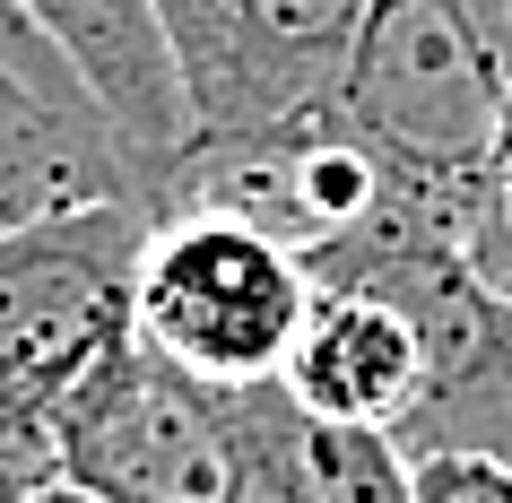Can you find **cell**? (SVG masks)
<instances>
[{"label":"cell","mask_w":512,"mask_h":503,"mask_svg":"<svg viewBox=\"0 0 512 503\" xmlns=\"http://www.w3.org/2000/svg\"><path fill=\"white\" fill-rule=\"evenodd\" d=\"M148 235V191H96L0 226V425H53L61 399L139 339Z\"/></svg>","instance_id":"6da1fadb"},{"label":"cell","mask_w":512,"mask_h":503,"mask_svg":"<svg viewBox=\"0 0 512 503\" xmlns=\"http://www.w3.org/2000/svg\"><path fill=\"white\" fill-rule=\"evenodd\" d=\"M53 460L61 486L96 503H243L252 486L243 391H217L165 347L122 339L53 408Z\"/></svg>","instance_id":"7a4b0ae2"},{"label":"cell","mask_w":512,"mask_h":503,"mask_svg":"<svg viewBox=\"0 0 512 503\" xmlns=\"http://www.w3.org/2000/svg\"><path fill=\"white\" fill-rule=\"evenodd\" d=\"M504 96V70L486 61L452 0H382L330 113L469 226V200L504 139Z\"/></svg>","instance_id":"3957f363"},{"label":"cell","mask_w":512,"mask_h":503,"mask_svg":"<svg viewBox=\"0 0 512 503\" xmlns=\"http://www.w3.org/2000/svg\"><path fill=\"white\" fill-rule=\"evenodd\" d=\"M313 287H322L313 261L261 235L252 217L157 209V235L139 261V339L217 391H261L287 373Z\"/></svg>","instance_id":"277c9868"},{"label":"cell","mask_w":512,"mask_h":503,"mask_svg":"<svg viewBox=\"0 0 512 503\" xmlns=\"http://www.w3.org/2000/svg\"><path fill=\"white\" fill-rule=\"evenodd\" d=\"M278 391L313 425H356V434H400L426 399V330L391 287L365 278H322L304 313Z\"/></svg>","instance_id":"5b68a950"},{"label":"cell","mask_w":512,"mask_h":503,"mask_svg":"<svg viewBox=\"0 0 512 503\" xmlns=\"http://www.w3.org/2000/svg\"><path fill=\"white\" fill-rule=\"evenodd\" d=\"M44 44L61 53V70L87 87V105L113 122V139L131 148L139 183H157L183 157L200 122H191L174 44L157 27V0H9Z\"/></svg>","instance_id":"8992f818"},{"label":"cell","mask_w":512,"mask_h":503,"mask_svg":"<svg viewBox=\"0 0 512 503\" xmlns=\"http://www.w3.org/2000/svg\"><path fill=\"white\" fill-rule=\"evenodd\" d=\"M382 0H243V35H235V79L217 96L200 139H235V131H278L322 113L348 79L356 44L374 27Z\"/></svg>","instance_id":"52a82bcc"},{"label":"cell","mask_w":512,"mask_h":503,"mask_svg":"<svg viewBox=\"0 0 512 503\" xmlns=\"http://www.w3.org/2000/svg\"><path fill=\"white\" fill-rule=\"evenodd\" d=\"M96 191H148L113 122L79 87H44L0 53V226Z\"/></svg>","instance_id":"ba28073f"},{"label":"cell","mask_w":512,"mask_h":503,"mask_svg":"<svg viewBox=\"0 0 512 503\" xmlns=\"http://www.w3.org/2000/svg\"><path fill=\"white\" fill-rule=\"evenodd\" d=\"M157 27L174 44V70H183L191 122L209 131L217 96L235 79V35H243V0H157Z\"/></svg>","instance_id":"9c48e42d"},{"label":"cell","mask_w":512,"mask_h":503,"mask_svg":"<svg viewBox=\"0 0 512 503\" xmlns=\"http://www.w3.org/2000/svg\"><path fill=\"white\" fill-rule=\"evenodd\" d=\"M417 503H512V451H426L408 460Z\"/></svg>","instance_id":"30bf717a"},{"label":"cell","mask_w":512,"mask_h":503,"mask_svg":"<svg viewBox=\"0 0 512 503\" xmlns=\"http://www.w3.org/2000/svg\"><path fill=\"white\" fill-rule=\"evenodd\" d=\"M0 53L18 61L27 79H44V87H79L70 70H61V53H53V44H44V35L27 27V18H18V9H9V0H0ZM79 96H87V87H79Z\"/></svg>","instance_id":"8fae6325"},{"label":"cell","mask_w":512,"mask_h":503,"mask_svg":"<svg viewBox=\"0 0 512 503\" xmlns=\"http://www.w3.org/2000/svg\"><path fill=\"white\" fill-rule=\"evenodd\" d=\"M460 18H469V35L486 44V61L504 70V87H512V0H452Z\"/></svg>","instance_id":"7c38bea8"}]
</instances>
